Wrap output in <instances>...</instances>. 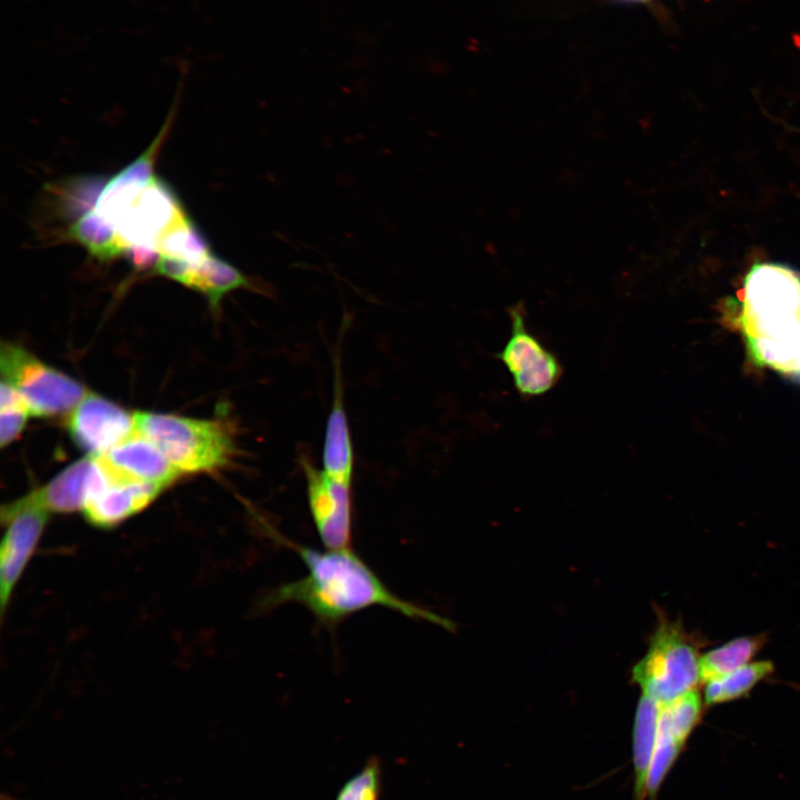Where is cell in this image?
Here are the masks:
<instances>
[{
  "mask_svg": "<svg viewBox=\"0 0 800 800\" xmlns=\"http://www.w3.org/2000/svg\"><path fill=\"white\" fill-rule=\"evenodd\" d=\"M287 543L303 560L307 574L278 587L267 596L264 606L298 603L327 626H334L360 610L382 607L452 630L450 620L394 594L350 548L320 551Z\"/></svg>",
  "mask_w": 800,
  "mask_h": 800,
  "instance_id": "1",
  "label": "cell"
},
{
  "mask_svg": "<svg viewBox=\"0 0 800 800\" xmlns=\"http://www.w3.org/2000/svg\"><path fill=\"white\" fill-rule=\"evenodd\" d=\"M164 130L138 159L107 181L91 208L113 232L119 257L139 268H153L170 236L193 223L152 171Z\"/></svg>",
  "mask_w": 800,
  "mask_h": 800,
  "instance_id": "2",
  "label": "cell"
},
{
  "mask_svg": "<svg viewBox=\"0 0 800 800\" xmlns=\"http://www.w3.org/2000/svg\"><path fill=\"white\" fill-rule=\"evenodd\" d=\"M134 423L181 474L217 472L226 468L237 452L233 427L222 418L194 419L138 411Z\"/></svg>",
  "mask_w": 800,
  "mask_h": 800,
  "instance_id": "3",
  "label": "cell"
},
{
  "mask_svg": "<svg viewBox=\"0 0 800 800\" xmlns=\"http://www.w3.org/2000/svg\"><path fill=\"white\" fill-rule=\"evenodd\" d=\"M732 321L747 339L800 343V274L776 263L753 266L746 276Z\"/></svg>",
  "mask_w": 800,
  "mask_h": 800,
  "instance_id": "4",
  "label": "cell"
},
{
  "mask_svg": "<svg viewBox=\"0 0 800 800\" xmlns=\"http://www.w3.org/2000/svg\"><path fill=\"white\" fill-rule=\"evenodd\" d=\"M697 643L679 622L660 620L648 652L632 671L643 696L666 704L696 689L701 682Z\"/></svg>",
  "mask_w": 800,
  "mask_h": 800,
  "instance_id": "5",
  "label": "cell"
},
{
  "mask_svg": "<svg viewBox=\"0 0 800 800\" xmlns=\"http://www.w3.org/2000/svg\"><path fill=\"white\" fill-rule=\"evenodd\" d=\"M0 369L2 380L23 397L31 416L69 414L87 393L77 380L12 342L1 344Z\"/></svg>",
  "mask_w": 800,
  "mask_h": 800,
  "instance_id": "6",
  "label": "cell"
},
{
  "mask_svg": "<svg viewBox=\"0 0 800 800\" xmlns=\"http://www.w3.org/2000/svg\"><path fill=\"white\" fill-rule=\"evenodd\" d=\"M50 513L33 491L1 508V523L4 528L0 546L1 617L6 614L14 590L41 541Z\"/></svg>",
  "mask_w": 800,
  "mask_h": 800,
  "instance_id": "7",
  "label": "cell"
},
{
  "mask_svg": "<svg viewBox=\"0 0 800 800\" xmlns=\"http://www.w3.org/2000/svg\"><path fill=\"white\" fill-rule=\"evenodd\" d=\"M508 311L511 333L497 358L507 368L521 397H540L559 382L563 372L562 366L530 332L522 304H514Z\"/></svg>",
  "mask_w": 800,
  "mask_h": 800,
  "instance_id": "8",
  "label": "cell"
},
{
  "mask_svg": "<svg viewBox=\"0 0 800 800\" xmlns=\"http://www.w3.org/2000/svg\"><path fill=\"white\" fill-rule=\"evenodd\" d=\"M162 490L152 483L127 479L96 457L81 512L90 526L111 529L144 510Z\"/></svg>",
  "mask_w": 800,
  "mask_h": 800,
  "instance_id": "9",
  "label": "cell"
},
{
  "mask_svg": "<svg viewBox=\"0 0 800 800\" xmlns=\"http://www.w3.org/2000/svg\"><path fill=\"white\" fill-rule=\"evenodd\" d=\"M307 498L313 524L327 549L350 548L352 541V483L331 478L301 457Z\"/></svg>",
  "mask_w": 800,
  "mask_h": 800,
  "instance_id": "10",
  "label": "cell"
},
{
  "mask_svg": "<svg viewBox=\"0 0 800 800\" xmlns=\"http://www.w3.org/2000/svg\"><path fill=\"white\" fill-rule=\"evenodd\" d=\"M67 428L72 441L87 456L99 457L134 432V413L87 392L69 413Z\"/></svg>",
  "mask_w": 800,
  "mask_h": 800,
  "instance_id": "11",
  "label": "cell"
},
{
  "mask_svg": "<svg viewBox=\"0 0 800 800\" xmlns=\"http://www.w3.org/2000/svg\"><path fill=\"white\" fill-rule=\"evenodd\" d=\"M153 272L203 294L212 310H218L221 300L231 291L253 290L258 286L251 281V278L214 253L198 262L159 257L153 266Z\"/></svg>",
  "mask_w": 800,
  "mask_h": 800,
  "instance_id": "12",
  "label": "cell"
},
{
  "mask_svg": "<svg viewBox=\"0 0 800 800\" xmlns=\"http://www.w3.org/2000/svg\"><path fill=\"white\" fill-rule=\"evenodd\" d=\"M99 457L119 474L162 489L181 476L163 453L137 429Z\"/></svg>",
  "mask_w": 800,
  "mask_h": 800,
  "instance_id": "13",
  "label": "cell"
},
{
  "mask_svg": "<svg viewBox=\"0 0 800 800\" xmlns=\"http://www.w3.org/2000/svg\"><path fill=\"white\" fill-rule=\"evenodd\" d=\"M338 356L334 363L332 404L324 430L321 469L336 480L352 483L354 450L343 400L341 366Z\"/></svg>",
  "mask_w": 800,
  "mask_h": 800,
  "instance_id": "14",
  "label": "cell"
},
{
  "mask_svg": "<svg viewBox=\"0 0 800 800\" xmlns=\"http://www.w3.org/2000/svg\"><path fill=\"white\" fill-rule=\"evenodd\" d=\"M93 457L87 456L66 467L43 487L32 490L50 512L82 511L90 483Z\"/></svg>",
  "mask_w": 800,
  "mask_h": 800,
  "instance_id": "15",
  "label": "cell"
},
{
  "mask_svg": "<svg viewBox=\"0 0 800 800\" xmlns=\"http://www.w3.org/2000/svg\"><path fill=\"white\" fill-rule=\"evenodd\" d=\"M661 704L643 696L639 700L632 733L633 800H647V774L658 736Z\"/></svg>",
  "mask_w": 800,
  "mask_h": 800,
  "instance_id": "16",
  "label": "cell"
},
{
  "mask_svg": "<svg viewBox=\"0 0 800 800\" xmlns=\"http://www.w3.org/2000/svg\"><path fill=\"white\" fill-rule=\"evenodd\" d=\"M764 642L763 633L744 636L706 652L699 660L700 681L707 683L750 663Z\"/></svg>",
  "mask_w": 800,
  "mask_h": 800,
  "instance_id": "17",
  "label": "cell"
},
{
  "mask_svg": "<svg viewBox=\"0 0 800 800\" xmlns=\"http://www.w3.org/2000/svg\"><path fill=\"white\" fill-rule=\"evenodd\" d=\"M773 671V663L769 660L750 662L730 673L708 681L704 687L703 702L710 707L742 698Z\"/></svg>",
  "mask_w": 800,
  "mask_h": 800,
  "instance_id": "18",
  "label": "cell"
},
{
  "mask_svg": "<svg viewBox=\"0 0 800 800\" xmlns=\"http://www.w3.org/2000/svg\"><path fill=\"white\" fill-rule=\"evenodd\" d=\"M703 700L692 689L673 701L661 704L658 730L686 744L702 716Z\"/></svg>",
  "mask_w": 800,
  "mask_h": 800,
  "instance_id": "19",
  "label": "cell"
},
{
  "mask_svg": "<svg viewBox=\"0 0 800 800\" xmlns=\"http://www.w3.org/2000/svg\"><path fill=\"white\" fill-rule=\"evenodd\" d=\"M31 416L23 397L8 382L1 380L0 389V444L13 442L23 431Z\"/></svg>",
  "mask_w": 800,
  "mask_h": 800,
  "instance_id": "20",
  "label": "cell"
},
{
  "mask_svg": "<svg viewBox=\"0 0 800 800\" xmlns=\"http://www.w3.org/2000/svg\"><path fill=\"white\" fill-rule=\"evenodd\" d=\"M682 743L658 731L657 742L647 774V800H656L658 792L683 749Z\"/></svg>",
  "mask_w": 800,
  "mask_h": 800,
  "instance_id": "21",
  "label": "cell"
},
{
  "mask_svg": "<svg viewBox=\"0 0 800 800\" xmlns=\"http://www.w3.org/2000/svg\"><path fill=\"white\" fill-rule=\"evenodd\" d=\"M382 789L380 759L370 757L360 771L340 788L336 800H379Z\"/></svg>",
  "mask_w": 800,
  "mask_h": 800,
  "instance_id": "22",
  "label": "cell"
}]
</instances>
